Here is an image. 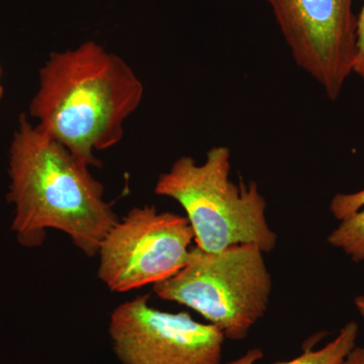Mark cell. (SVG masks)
<instances>
[{
  "label": "cell",
  "instance_id": "cell-1",
  "mask_svg": "<svg viewBox=\"0 0 364 364\" xmlns=\"http://www.w3.org/2000/svg\"><path fill=\"white\" fill-rule=\"evenodd\" d=\"M14 205L13 230L26 247L44 243L47 230H58L88 257L119 221L105 188L90 166L65 146L45 135L21 114L9 155Z\"/></svg>",
  "mask_w": 364,
  "mask_h": 364
},
{
  "label": "cell",
  "instance_id": "cell-2",
  "mask_svg": "<svg viewBox=\"0 0 364 364\" xmlns=\"http://www.w3.org/2000/svg\"><path fill=\"white\" fill-rule=\"evenodd\" d=\"M143 95L142 82L123 58L87 41L50 55L30 114L45 135L88 166L98 167L102 162L93 153L123 139L124 122Z\"/></svg>",
  "mask_w": 364,
  "mask_h": 364
},
{
  "label": "cell",
  "instance_id": "cell-3",
  "mask_svg": "<svg viewBox=\"0 0 364 364\" xmlns=\"http://www.w3.org/2000/svg\"><path fill=\"white\" fill-rule=\"evenodd\" d=\"M231 151L215 146L205 161L179 158L159 176L155 193L176 200L193 228L196 247L219 252L230 246L254 244L263 253L277 247V235L267 218V200L254 181L235 183Z\"/></svg>",
  "mask_w": 364,
  "mask_h": 364
},
{
  "label": "cell",
  "instance_id": "cell-4",
  "mask_svg": "<svg viewBox=\"0 0 364 364\" xmlns=\"http://www.w3.org/2000/svg\"><path fill=\"white\" fill-rule=\"evenodd\" d=\"M262 251L254 244L230 246L219 252L191 248L176 274L153 286L164 301L200 314L225 338L241 341L264 317L272 294V275Z\"/></svg>",
  "mask_w": 364,
  "mask_h": 364
},
{
  "label": "cell",
  "instance_id": "cell-5",
  "mask_svg": "<svg viewBox=\"0 0 364 364\" xmlns=\"http://www.w3.org/2000/svg\"><path fill=\"white\" fill-rule=\"evenodd\" d=\"M193 240L186 217L148 205L132 208L100 244L98 277L114 293L154 286L186 264Z\"/></svg>",
  "mask_w": 364,
  "mask_h": 364
},
{
  "label": "cell",
  "instance_id": "cell-6",
  "mask_svg": "<svg viewBox=\"0 0 364 364\" xmlns=\"http://www.w3.org/2000/svg\"><path fill=\"white\" fill-rule=\"evenodd\" d=\"M294 63L338 100L353 73L358 16L354 0H265Z\"/></svg>",
  "mask_w": 364,
  "mask_h": 364
},
{
  "label": "cell",
  "instance_id": "cell-7",
  "mask_svg": "<svg viewBox=\"0 0 364 364\" xmlns=\"http://www.w3.org/2000/svg\"><path fill=\"white\" fill-rule=\"evenodd\" d=\"M109 334L122 364H222L226 340L219 328L188 312L157 310L148 294L114 309Z\"/></svg>",
  "mask_w": 364,
  "mask_h": 364
},
{
  "label": "cell",
  "instance_id": "cell-8",
  "mask_svg": "<svg viewBox=\"0 0 364 364\" xmlns=\"http://www.w3.org/2000/svg\"><path fill=\"white\" fill-rule=\"evenodd\" d=\"M330 212L339 221L328 236V243L343 251L354 263L364 261V189L337 193L330 203Z\"/></svg>",
  "mask_w": 364,
  "mask_h": 364
},
{
  "label": "cell",
  "instance_id": "cell-9",
  "mask_svg": "<svg viewBox=\"0 0 364 364\" xmlns=\"http://www.w3.org/2000/svg\"><path fill=\"white\" fill-rule=\"evenodd\" d=\"M358 333V325L351 321L340 330L336 338L326 344L323 348L318 350L305 348L303 354L298 358L273 364H342L347 355L355 348ZM262 358L260 348H252L240 358L222 364H256Z\"/></svg>",
  "mask_w": 364,
  "mask_h": 364
},
{
  "label": "cell",
  "instance_id": "cell-10",
  "mask_svg": "<svg viewBox=\"0 0 364 364\" xmlns=\"http://www.w3.org/2000/svg\"><path fill=\"white\" fill-rule=\"evenodd\" d=\"M353 73L364 81V2L358 16V32H356V56Z\"/></svg>",
  "mask_w": 364,
  "mask_h": 364
},
{
  "label": "cell",
  "instance_id": "cell-11",
  "mask_svg": "<svg viewBox=\"0 0 364 364\" xmlns=\"http://www.w3.org/2000/svg\"><path fill=\"white\" fill-rule=\"evenodd\" d=\"M342 364H364V347L356 346Z\"/></svg>",
  "mask_w": 364,
  "mask_h": 364
},
{
  "label": "cell",
  "instance_id": "cell-12",
  "mask_svg": "<svg viewBox=\"0 0 364 364\" xmlns=\"http://www.w3.org/2000/svg\"><path fill=\"white\" fill-rule=\"evenodd\" d=\"M354 304H355L356 309H358L361 317L364 318V296H356L354 299Z\"/></svg>",
  "mask_w": 364,
  "mask_h": 364
},
{
  "label": "cell",
  "instance_id": "cell-13",
  "mask_svg": "<svg viewBox=\"0 0 364 364\" xmlns=\"http://www.w3.org/2000/svg\"><path fill=\"white\" fill-rule=\"evenodd\" d=\"M0 75H1V69H0ZM2 95H4V87L0 85V100H1Z\"/></svg>",
  "mask_w": 364,
  "mask_h": 364
}]
</instances>
